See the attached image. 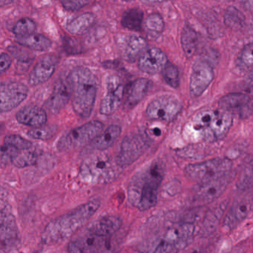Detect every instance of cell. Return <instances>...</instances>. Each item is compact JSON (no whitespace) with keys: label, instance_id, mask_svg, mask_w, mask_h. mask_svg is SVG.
Masks as SVG:
<instances>
[{"label":"cell","instance_id":"14","mask_svg":"<svg viewBox=\"0 0 253 253\" xmlns=\"http://www.w3.org/2000/svg\"><path fill=\"white\" fill-rule=\"evenodd\" d=\"M214 78L213 70L209 62L199 60L194 64L190 76V91L193 97L203 94Z\"/></svg>","mask_w":253,"mask_h":253},{"label":"cell","instance_id":"9","mask_svg":"<svg viewBox=\"0 0 253 253\" xmlns=\"http://www.w3.org/2000/svg\"><path fill=\"white\" fill-rule=\"evenodd\" d=\"M19 239V230L11 207L6 201L0 199V248H13Z\"/></svg>","mask_w":253,"mask_h":253},{"label":"cell","instance_id":"28","mask_svg":"<svg viewBox=\"0 0 253 253\" xmlns=\"http://www.w3.org/2000/svg\"><path fill=\"white\" fill-rule=\"evenodd\" d=\"M96 21V16L91 13H83L71 20L66 29L73 35H82L87 32Z\"/></svg>","mask_w":253,"mask_h":253},{"label":"cell","instance_id":"29","mask_svg":"<svg viewBox=\"0 0 253 253\" xmlns=\"http://www.w3.org/2000/svg\"><path fill=\"white\" fill-rule=\"evenodd\" d=\"M181 43L185 56L188 59L193 57L196 54L199 46L197 33L190 26L184 27L181 33Z\"/></svg>","mask_w":253,"mask_h":253},{"label":"cell","instance_id":"20","mask_svg":"<svg viewBox=\"0 0 253 253\" xmlns=\"http://www.w3.org/2000/svg\"><path fill=\"white\" fill-rule=\"evenodd\" d=\"M58 59L53 55H46L42 58L28 77V83L36 86L47 82L53 75L57 66Z\"/></svg>","mask_w":253,"mask_h":253},{"label":"cell","instance_id":"45","mask_svg":"<svg viewBox=\"0 0 253 253\" xmlns=\"http://www.w3.org/2000/svg\"><path fill=\"white\" fill-rule=\"evenodd\" d=\"M243 3L247 9L253 10V0H243Z\"/></svg>","mask_w":253,"mask_h":253},{"label":"cell","instance_id":"30","mask_svg":"<svg viewBox=\"0 0 253 253\" xmlns=\"http://www.w3.org/2000/svg\"><path fill=\"white\" fill-rule=\"evenodd\" d=\"M144 20V13L139 8H131L126 10L121 19L125 28L131 31H141Z\"/></svg>","mask_w":253,"mask_h":253},{"label":"cell","instance_id":"40","mask_svg":"<svg viewBox=\"0 0 253 253\" xmlns=\"http://www.w3.org/2000/svg\"><path fill=\"white\" fill-rule=\"evenodd\" d=\"M4 144L11 146V147H14L15 149L19 150V151L29 150L32 147L33 145V143L31 141L22 138L20 135H15V134L6 136L4 139Z\"/></svg>","mask_w":253,"mask_h":253},{"label":"cell","instance_id":"36","mask_svg":"<svg viewBox=\"0 0 253 253\" xmlns=\"http://www.w3.org/2000/svg\"><path fill=\"white\" fill-rule=\"evenodd\" d=\"M226 204H221L219 206L209 212L205 218L204 229L205 232H212L219 221L220 218L222 215L223 212L225 211Z\"/></svg>","mask_w":253,"mask_h":253},{"label":"cell","instance_id":"21","mask_svg":"<svg viewBox=\"0 0 253 253\" xmlns=\"http://www.w3.org/2000/svg\"><path fill=\"white\" fill-rule=\"evenodd\" d=\"M253 197L245 196L234 202L226 216L225 222L230 227H234L240 221H243L252 212Z\"/></svg>","mask_w":253,"mask_h":253},{"label":"cell","instance_id":"23","mask_svg":"<svg viewBox=\"0 0 253 253\" xmlns=\"http://www.w3.org/2000/svg\"><path fill=\"white\" fill-rule=\"evenodd\" d=\"M18 123L24 126L38 127L47 122L45 111L35 105H27L18 111L16 116Z\"/></svg>","mask_w":253,"mask_h":253},{"label":"cell","instance_id":"10","mask_svg":"<svg viewBox=\"0 0 253 253\" xmlns=\"http://www.w3.org/2000/svg\"><path fill=\"white\" fill-rule=\"evenodd\" d=\"M179 101L172 96H162L152 101L146 110V116L152 120L172 122L181 111Z\"/></svg>","mask_w":253,"mask_h":253},{"label":"cell","instance_id":"6","mask_svg":"<svg viewBox=\"0 0 253 253\" xmlns=\"http://www.w3.org/2000/svg\"><path fill=\"white\" fill-rule=\"evenodd\" d=\"M231 168V161L226 158H215L187 165L185 172L189 178L201 184L227 175L230 172Z\"/></svg>","mask_w":253,"mask_h":253},{"label":"cell","instance_id":"1","mask_svg":"<svg viewBox=\"0 0 253 253\" xmlns=\"http://www.w3.org/2000/svg\"><path fill=\"white\" fill-rule=\"evenodd\" d=\"M195 233L192 223L165 221L148 230L137 248L141 253H176L190 245Z\"/></svg>","mask_w":253,"mask_h":253},{"label":"cell","instance_id":"7","mask_svg":"<svg viewBox=\"0 0 253 253\" xmlns=\"http://www.w3.org/2000/svg\"><path fill=\"white\" fill-rule=\"evenodd\" d=\"M103 129V125L99 121L90 122L83 126L74 128L64 134L58 141L59 151H70L84 147L91 143Z\"/></svg>","mask_w":253,"mask_h":253},{"label":"cell","instance_id":"5","mask_svg":"<svg viewBox=\"0 0 253 253\" xmlns=\"http://www.w3.org/2000/svg\"><path fill=\"white\" fill-rule=\"evenodd\" d=\"M121 167L107 153H99L86 158L80 168V177L90 184L112 182L121 174Z\"/></svg>","mask_w":253,"mask_h":253},{"label":"cell","instance_id":"49","mask_svg":"<svg viewBox=\"0 0 253 253\" xmlns=\"http://www.w3.org/2000/svg\"><path fill=\"white\" fill-rule=\"evenodd\" d=\"M126 1H131V0H126Z\"/></svg>","mask_w":253,"mask_h":253},{"label":"cell","instance_id":"46","mask_svg":"<svg viewBox=\"0 0 253 253\" xmlns=\"http://www.w3.org/2000/svg\"><path fill=\"white\" fill-rule=\"evenodd\" d=\"M247 81H248V84L253 88V68L251 70L250 74H248V78H247Z\"/></svg>","mask_w":253,"mask_h":253},{"label":"cell","instance_id":"35","mask_svg":"<svg viewBox=\"0 0 253 253\" xmlns=\"http://www.w3.org/2000/svg\"><path fill=\"white\" fill-rule=\"evenodd\" d=\"M57 132V127L54 126H40L28 131L27 135L31 138L38 140H48L53 138Z\"/></svg>","mask_w":253,"mask_h":253},{"label":"cell","instance_id":"43","mask_svg":"<svg viewBox=\"0 0 253 253\" xmlns=\"http://www.w3.org/2000/svg\"><path fill=\"white\" fill-rule=\"evenodd\" d=\"M11 62V58L7 53H4L0 55V76L7 71Z\"/></svg>","mask_w":253,"mask_h":253},{"label":"cell","instance_id":"39","mask_svg":"<svg viewBox=\"0 0 253 253\" xmlns=\"http://www.w3.org/2000/svg\"><path fill=\"white\" fill-rule=\"evenodd\" d=\"M238 189L242 191L249 190L253 186V163L244 169L238 179Z\"/></svg>","mask_w":253,"mask_h":253},{"label":"cell","instance_id":"11","mask_svg":"<svg viewBox=\"0 0 253 253\" xmlns=\"http://www.w3.org/2000/svg\"><path fill=\"white\" fill-rule=\"evenodd\" d=\"M28 94L25 84L19 82L0 83V114L17 108Z\"/></svg>","mask_w":253,"mask_h":253},{"label":"cell","instance_id":"37","mask_svg":"<svg viewBox=\"0 0 253 253\" xmlns=\"http://www.w3.org/2000/svg\"><path fill=\"white\" fill-rule=\"evenodd\" d=\"M36 30V24L29 18H22L19 19L13 28V32L17 37H25L34 34Z\"/></svg>","mask_w":253,"mask_h":253},{"label":"cell","instance_id":"41","mask_svg":"<svg viewBox=\"0 0 253 253\" xmlns=\"http://www.w3.org/2000/svg\"><path fill=\"white\" fill-rule=\"evenodd\" d=\"M19 150L7 144H3L0 147V166H6L11 163L13 158L19 153Z\"/></svg>","mask_w":253,"mask_h":253},{"label":"cell","instance_id":"38","mask_svg":"<svg viewBox=\"0 0 253 253\" xmlns=\"http://www.w3.org/2000/svg\"><path fill=\"white\" fill-rule=\"evenodd\" d=\"M162 76L167 84L173 88H177L179 85V71L175 65L168 62L162 71Z\"/></svg>","mask_w":253,"mask_h":253},{"label":"cell","instance_id":"47","mask_svg":"<svg viewBox=\"0 0 253 253\" xmlns=\"http://www.w3.org/2000/svg\"><path fill=\"white\" fill-rule=\"evenodd\" d=\"M13 1V0H0V6L9 4V3L12 2Z\"/></svg>","mask_w":253,"mask_h":253},{"label":"cell","instance_id":"32","mask_svg":"<svg viewBox=\"0 0 253 253\" xmlns=\"http://www.w3.org/2000/svg\"><path fill=\"white\" fill-rule=\"evenodd\" d=\"M38 159V154L34 150H25L19 151L11 163L18 168H27L34 165Z\"/></svg>","mask_w":253,"mask_h":253},{"label":"cell","instance_id":"15","mask_svg":"<svg viewBox=\"0 0 253 253\" xmlns=\"http://www.w3.org/2000/svg\"><path fill=\"white\" fill-rule=\"evenodd\" d=\"M219 106L221 110L230 113L233 116L246 119L253 114V101L246 93H232L220 99Z\"/></svg>","mask_w":253,"mask_h":253},{"label":"cell","instance_id":"31","mask_svg":"<svg viewBox=\"0 0 253 253\" xmlns=\"http://www.w3.org/2000/svg\"><path fill=\"white\" fill-rule=\"evenodd\" d=\"M224 23L233 29H240L245 23V16L235 7H229L226 10L224 17Z\"/></svg>","mask_w":253,"mask_h":253},{"label":"cell","instance_id":"26","mask_svg":"<svg viewBox=\"0 0 253 253\" xmlns=\"http://www.w3.org/2000/svg\"><path fill=\"white\" fill-rule=\"evenodd\" d=\"M122 128L119 126H108L105 130L101 132L93 141L92 146L96 150H105L112 147L121 135Z\"/></svg>","mask_w":253,"mask_h":253},{"label":"cell","instance_id":"13","mask_svg":"<svg viewBox=\"0 0 253 253\" xmlns=\"http://www.w3.org/2000/svg\"><path fill=\"white\" fill-rule=\"evenodd\" d=\"M107 91L100 105L102 115L109 116L118 110L125 95V87L120 77L113 75L106 82Z\"/></svg>","mask_w":253,"mask_h":253},{"label":"cell","instance_id":"3","mask_svg":"<svg viewBox=\"0 0 253 253\" xmlns=\"http://www.w3.org/2000/svg\"><path fill=\"white\" fill-rule=\"evenodd\" d=\"M100 207L99 200L84 204L72 212L55 218L48 223L42 233V241L45 245L60 243L83 227Z\"/></svg>","mask_w":253,"mask_h":253},{"label":"cell","instance_id":"12","mask_svg":"<svg viewBox=\"0 0 253 253\" xmlns=\"http://www.w3.org/2000/svg\"><path fill=\"white\" fill-rule=\"evenodd\" d=\"M113 236H98L86 228L73 239L68 247V253H100Z\"/></svg>","mask_w":253,"mask_h":253},{"label":"cell","instance_id":"2","mask_svg":"<svg viewBox=\"0 0 253 253\" xmlns=\"http://www.w3.org/2000/svg\"><path fill=\"white\" fill-rule=\"evenodd\" d=\"M163 175V167L158 162H152L135 174L128 187L127 199L131 205L141 211L153 208L157 203Z\"/></svg>","mask_w":253,"mask_h":253},{"label":"cell","instance_id":"19","mask_svg":"<svg viewBox=\"0 0 253 253\" xmlns=\"http://www.w3.org/2000/svg\"><path fill=\"white\" fill-rule=\"evenodd\" d=\"M71 97V84L68 78L61 80L55 84L54 88L50 97L44 104V107L48 112L56 114L65 108Z\"/></svg>","mask_w":253,"mask_h":253},{"label":"cell","instance_id":"27","mask_svg":"<svg viewBox=\"0 0 253 253\" xmlns=\"http://www.w3.org/2000/svg\"><path fill=\"white\" fill-rule=\"evenodd\" d=\"M16 42L21 45L39 51H45L52 45L51 41L47 37L35 33L25 37H17Z\"/></svg>","mask_w":253,"mask_h":253},{"label":"cell","instance_id":"50","mask_svg":"<svg viewBox=\"0 0 253 253\" xmlns=\"http://www.w3.org/2000/svg\"></svg>","mask_w":253,"mask_h":253},{"label":"cell","instance_id":"8","mask_svg":"<svg viewBox=\"0 0 253 253\" xmlns=\"http://www.w3.org/2000/svg\"><path fill=\"white\" fill-rule=\"evenodd\" d=\"M150 145V138L146 134H130L122 142L116 162L122 168L129 166L141 157Z\"/></svg>","mask_w":253,"mask_h":253},{"label":"cell","instance_id":"44","mask_svg":"<svg viewBox=\"0 0 253 253\" xmlns=\"http://www.w3.org/2000/svg\"><path fill=\"white\" fill-rule=\"evenodd\" d=\"M140 1L146 4H156L163 2L166 0H140Z\"/></svg>","mask_w":253,"mask_h":253},{"label":"cell","instance_id":"16","mask_svg":"<svg viewBox=\"0 0 253 253\" xmlns=\"http://www.w3.org/2000/svg\"><path fill=\"white\" fill-rule=\"evenodd\" d=\"M230 172L208 182L201 183L195 189V199L201 203H209L218 199L227 188L231 180Z\"/></svg>","mask_w":253,"mask_h":253},{"label":"cell","instance_id":"48","mask_svg":"<svg viewBox=\"0 0 253 253\" xmlns=\"http://www.w3.org/2000/svg\"><path fill=\"white\" fill-rule=\"evenodd\" d=\"M228 1H234V0H228Z\"/></svg>","mask_w":253,"mask_h":253},{"label":"cell","instance_id":"17","mask_svg":"<svg viewBox=\"0 0 253 253\" xmlns=\"http://www.w3.org/2000/svg\"><path fill=\"white\" fill-rule=\"evenodd\" d=\"M232 124L233 115L230 113L221 109L217 111L209 126L202 131L203 138L208 141L221 139L228 133Z\"/></svg>","mask_w":253,"mask_h":253},{"label":"cell","instance_id":"42","mask_svg":"<svg viewBox=\"0 0 253 253\" xmlns=\"http://www.w3.org/2000/svg\"><path fill=\"white\" fill-rule=\"evenodd\" d=\"M89 2V0H62L64 8L70 11H77Z\"/></svg>","mask_w":253,"mask_h":253},{"label":"cell","instance_id":"18","mask_svg":"<svg viewBox=\"0 0 253 253\" xmlns=\"http://www.w3.org/2000/svg\"><path fill=\"white\" fill-rule=\"evenodd\" d=\"M166 54L156 47L145 50L138 59V68L148 74H156L162 72L168 64Z\"/></svg>","mask_w":253,"mask_h":253},{"label":"cell","instance_id":"33","mask_svg":"<svg viewBox=\"0 0 253 253\" xmlns=\"http://www.w3.org/2000/svg\"><path fill=\"white\" fill-rule=\"evenodd\" d=\"M236 65L242 70L253 68V42L247 44L238 55Z\"/></svg>","mask_w":253,"mask_h":253},{"label":"cell","instance_id":"34","mask_svg":"<svg viewBox=\"0 0 253 253\" xmlns=\"http://www.w3.org/2000/svg\"><path fill=\"white\" fill-rule=\"evenodd\" d=\"M144 26L150 34L159 35L164 31L165 22L162 16L159 13H151L144 21Z\"/></svg>","mask_w":253,"mask_h":253},{"label":"cell","instance_id":"4","mask_svg":"<svg viewBox=\"0 0 253 253\" xmlns=\"http://www.w3.org/2000/svg\"><path fill=\"white\" fill-rule=\"evenodd\" d=\"M71 88L73 108L81 118H88L94 108L97 83L93 73L87 68L79 67L68 77Z\"/></svg>","mask_w":253,"mask_h":253},{"label":"cell","instance_id":"24","mask_svg":"<svg viewBox=\"0 0 253 253\" xmlns=\"http://www.w3.org/2000/svg\"><path fill=\"white\" fill-rule=\"evenodd\" d=\"M122 224V220L119 217L108 215L92 223L87 228L98 236L109 237L114 236L120 230Z\"/></svg>","mask_w":253,"mask_h":253},{"label":"cell","instance_id":"25","mask_svg":"<svg viewBox=\"0 0 253 253\" xmlns=\"http://www.w3.org/2000/svg\"><path fill=\"white\" fill-rule=\"evenodd\" d=\"M147 43L139 36H129L122 45V52L126 60L134 62L139 58L147 47Z\"/></svg>","mask_w":253,"mask_h":253},{"label":"cell","instance_id":"22","mask_svg":"<svg viewBox=\"0 0 253 253\" xmlns=\"http://www.w3.org/2000/svg\"><path fill=\"white\" fill-rule=\"evenodd\" d=\"M152 83L147 79H137L131 83L126 90L125 108L131 109L138 105L150 91Z\"/></svg>","mask_w":253,"mask_h":253}]
</instances>
